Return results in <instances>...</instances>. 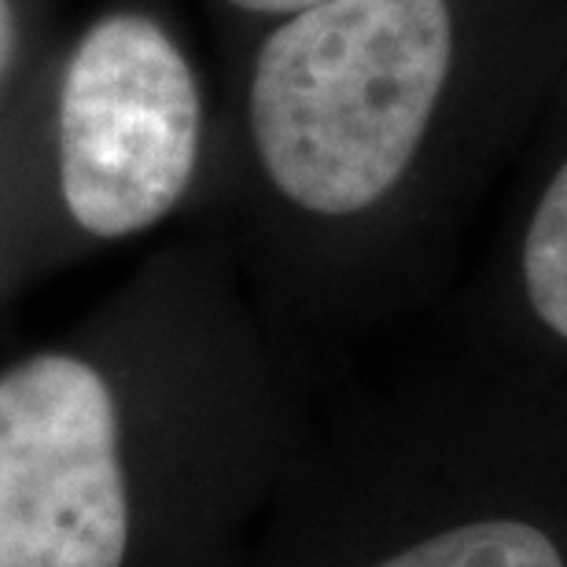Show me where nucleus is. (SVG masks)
Instances as JSON below:
<instances>
[{
    "mask_svg": "<svg viewBox=\"0 0 567 567\" xmlns=\"http://www.w3.org/2000/svg\"><path fill=\"white\" fill-rule=\"evenodd\" d=\"M16 41H19V19L11 0H0V85L11 71V60H16Z\"/></svg>",
    "mask_w": 567,
    "mask_h": 567,
    "instance_id": "obj_6",
    "label": "nucleus"
},
{
    "mask_svg": "<svg viewBox=\"0 0 567 567\" xmlns=\"http://www.w3.org/2000/svg\"><path fill=\"white\" fill-rule=\"evenodd\" d=\"M524 291L538 321L567 343V163L542 192L527 225Z\"/></svg>",
    "mask_w": 567,
    "mask_h": 567,
    "instance_id": "obj_5",
    "label": "nucleus"
},
{
    "mask_svg": "<svg viewBox=\"0 0 567 567\" xmlns=\"http://www.w3.org/2000/svg\"><path fill=\"white\" fill-rule=\"evenodd\" d=\"M453 63L446 0H324L274 30L251 78V133L295 207L343 218L399 185Z\"/></svg>",
    "mask_w": 567,
    "mask_h": 567,
    "instance_id": "obj_1",
    "label": "nucleus"
},
{
    "mask_svg": "<svg viewBox=\"0 0 567 567\" xmlns=\"http://www.w3.org/2000/svg\"><path fill=\"white\" fill-rule=\"evenodd\" d=\"M372 567H567V535L516 508L464 516Z\"/></svg>",
    "mask_w": 567,
    "mask_h": 567,
    "instance_id": "obj_4",
    "label": "nucleus"
},
{
    "mask_svg": "<svg viewBox=\"0 0 567 567\" xmlns=\"http://www.w3.org/2000/svg\"><path fill=\"white\" fill-rule=\"evenodd\" d=\"M229 4L244 11H258V16H295V11L324 4V0H229Z\"/></svg>",
    "mask_w": 567,
    "mask_h": 567,
    "instance_id": "obj_7",
    "label": "nucleus"
},
{
    "mask_svg": "<svg viewBox=\"0 0 567 567\" xmlns=\"http://www.w3.org/2000/svg\"><path fill=\"white\" fill-rule=\"evenodd\" d=\"M126 549L111 388L66 354L19 361L0 377V567H122Z\"/></svg>",
    "mask_w": 567,
    "mask_h": 567,
    "instance_id": "obj_3",
    "label": "nucleus"
},
{
    "mask_svg": "<svg viewBox=\"0 0 567 567\" xmlns=\"http://www.w3.org/2000/svg\"><path fill=\"white\" fill-rule=\"evenodd\" d=\"M203 104L188 60L137 11L93 22L60 89V188L85 233L118 240L177 207L199 158Z\"/></svg>",
    "mask_w": 567,
    "mask_h": 567,
    "instance_id": "obj_2",
    "label": "nucleus"
}]
</instances>
